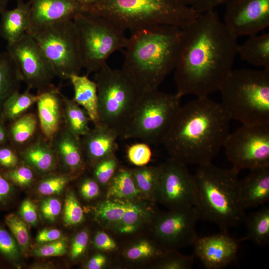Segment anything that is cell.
I'll return each mask as SVG.
<instances>
[{
    "label": "cell",
    "mask_w": 269,
    "mask_h": 269,
    "mask_svg": "<svg viewBox=\"0 0 269 269\" xmlns=\"http://www.w3.org/2000/svg\"><path fill=\"white\" fill-rule=\"evenodd\" d=\"M153 225L154 235L166 250L193 245L199 236L196 224L200 219L196 206L170 210L158 214Z\"/></svg>",
    "instance_id": "14"
},
{
    "label": "cell",
    "mask_w": 269,
    "mask_h": 269,
    "mask_svg": "<svg viewBox=\"0 0 269 269\" xmlns=\"http://www.w3.org/2000/svg\"><path fill=\"white\" fill-rule=\"evenodd\" d=\"M16 6L6 9L0 20V36L7 44L13 43L25 34L31 25L30 9L29 2L16 0Z\"/></svg>",
    "instance_id": "23"
},
{
    "label": "cell",
    "mask_w": 269,
    "mask_h": 269,
    "mask_svg": "<svg viewBox=\"0 0 269 269\" xmlns=\"http://www.w3.org/2000/svg\"><path fill=\"white\" fill-rule=\"evenodd\" d=\"M94 243L97 248L104 251H112L116 247L115 242L104 232H98L96 234Z\"/></svg>",
    "instance_id": "50"
},
{
    "label": "cell",
    "mask_w": 269,
    "mask_h": 269,
    "mask_svg": "<svg viewBox=\"0 0 269 269\" xmlns=\"http://www.w3.org/2000/svg\"><path fill=\"white\" fill-rule=\"evenodd\" d=\"M118 133L107 125L99 122L80 137L84 157L93 165L115 154L118 148Z\"/></svg>",
    "instance_id": "20"
},
{
    "label": "cell",
    "mask_w": 269,
    "mask_h": 269,
    "mask_svg": "<svg viewBox=\"0 0 269 269\" xmlns=\"http://www.w3.org/2000/svg\"><path fill=\"white\" fill-rule=\"evenodd\" d=\"M61 236L60 230L56 229H44L37 235L36 241L40 243L52 242L58 240Z\"/></svg>",
    "instance_id": "52"
},
{
    "label": "cell",
    "mask_w": 269,
    "mask_h": 269,
    "mask_svg": "<svg viewBox=\"0 0 269 269\" xmlns=\"http://www.w3.org/2000/svg\"><path fill=\"white\" fill-rule=\"evenodd\" d=\"M134 180L141 193L149 200L155 201L158 184L159 166H141L130 170Z\"/></svg>",
    "instance_id": "33"
},
{
    "label": "cell",
    "mask_w": 269,
    "mask_h": 269,
    "mask_svg": "<svg viewBox=\"0 0 269 269\" xmlns=\"http://www.w3.org/2000/svg\"><path fill=\"white\" fill-rule=\"evenodd\" d=\"M106 258L102 254H97L92 257L88 261L87 268L89 269H100L106 264Z\"/></svg>",
    "instance_id": "53"
},
{
    "label": "cell",
    "mask_w": 269,
    "mask_h": 269,
    "mask_svg": "<svg viewBox=\"0 0 269 269\" xmlns=\"http://www.w3.org/2000/svg\"><path fill=\"white\" fill-rule=\"evenodd\" d=\"M13 191L11 183L0 172V206L6 204L10 200Z\"/></svg>",
    "instance_id": "51"
},
{
    "label": "cell",
    "mask_w": 269,
    "mask_h": 269,
    "mask_svg": "<svg viewBox=\"0 0 269 269\" xmlns=\"http://www.w3.org/2000/svg\"><path fill=\"white\" fill-rule=\"evenodd\" d=\"M140 226L134 224H128L122 226L116 230L120 233L130 234L136 231Z\"/></svg>",
    "instance_id": "55"
},
{
    "label": "cell",
    "mask_w": 269,
    "mask_h": 269,
    "mask_svg": "<svg viewBox=\"0 0 269 269\" xmlns=\"http://www.w3.org/2000/svg\"><path fill=\"white\" fill-rule=\"evenodd\" d=\"M27 89L24 92L16 91L10 95L4 102L0 114V122H11L17 119L35 103L39 97Z\"/></svg>",
    "instance_id": "29"
},
{
    "label": "cell",
    "mask_w": 269,
    "mask_h": 269,
    "mask_svg": "<svg viewBox=\"0 0 269 269\" xmlns=\"http://www.w3.org/2000/svg\"><path fill=\"white\" fill-rule=\"evenodd\" d=\"M230 120L221 103L197 97L181 105L162 144L186 165L211 163L223 147Z\"/></svg>",
    "instance_id": "2"
},
{
    "label": "cell",
    "mask_w": 269,
    "mask_h": 269,
    "mask_svg": "<svg viewBox=\"0 0 269 269\" xmlns=\"http://www.w3.org/2000/svg\"><path fill=\"white\" fill-rule=\"evenodd\" d=\"M10 123L8 131L9 140L13 145L22 146L31 141L36 131L38 123L34 114L25 113Z\"/></svg>",
    "instance_id": "32"
},
{
    "label": "cell",
    "mask_w": 269,
    "mask_h": 269,
    "mask_svg": "<svg viewBox=\"0 0 269 269\" xmlns=\"http://www.w3.org/2000/svg\"><path fill=\"white\" fill-rule=\"evenodd\" d=\"M159 179L155 201L170 210L195 206L196 185L187 165L172 158L159 166Z\"/></svg>",
    "instance_id": "12"
},
{
    "label": "cell",
    "mask_w": 269,
    "mask_h": 269,
    "mask_svg": "<svg viewBox=\"0 0 269 269\" xmlns=\"http://www.w3.org/2000/svg\"><path fill=\"white\" fill-rule=\"evenodd\" d=\"M0 252L7 259L15 261L19 257L17 244L13 236L0 225Z\"/></svg>",
    "instance_id": "41"
},
{
    "label": "cell",
    "mask_w": 269,
    "mask_h": 269,
    "mask_svg": "<svg viewBox=\"0 0 269 269\" xmlns=\"http://www.w3.org/2000/svg\"><path fill=\"white\" fill-rule=\"evenodd\" d=\"M40 210L45 219L53 221L61 212V204L57 198H49L42 201Z\"/></svg>",
    "instance_id": "45"
},
{
    "label": "cell",
    "mask_w": 269,
    "mask_h": 269,
    "mask_svg": "<svg viewBox=\"0 0 269 269\" xmlns=\"http://www.w3.org/2000/svg\"><path fill=\"white\" fill-rule=\"evenodd\" d=\"M181 54L174 70L176 94L209 96L219 91L233 69L237 39L229 31L215 10L199 13L183 29Z\"/></svg>",
    "instance_id": "1"
},
{
    "label": "cell",
    "mask_w": 269,
    "mask_h": 269,
    "mask_svg": "<svg viewBox=\"0 0 269 269\" xmlns=\"http://www.w3.org/2000/svg\"><path fill=\"white\" fill-rule=\"evenodd\" d=\"M19 157L11 147L5 145L0 146V166L7 170L18 165Z\"/></svg>",
    "instance_id": "46"
},
{
    "label": "cell",
    "mask_w": 269,
    "mask_h": 269,
    "mask_svg": "<svg viewBox=\"0 0 269 269\" xmlns=\"http://www.w3.org/2000/svg\"><path fill=\"white\" fill-rule=\"evenodd\" d=\"M223 147L238 173L243 169L269 166V125H242L229 134Z\"/></svg>",
    "instance_id": "11"
},
{
    "label": "cell",
    "mask_w": 269,
    "mask_h": 269,
    "mask_svg": "<svg viewBox=\"0 0 269 269\" xmlns=\"http://www.w3.org/2000/svg\"><path fill=\"white\" fill-rule=\"evenodd\" d=\"M5 221L20 248L24 251L27 250L29 245L30 236L25 222L13 213L7 215Z\"/></svg>",
    "instance_id": "37"
},
{
    "label": "cell",
    "mask_w": 269,
    "mask_h": 269,
    "mask_svg": "<svg viewBox=\"0 0 269 269\" xmlns=\"http://www.w3.org/2000/svg\"><path fill=\"white\" fill-rule=\"evenodd\" d=\"M249 239L259 246H266L269 241V207H264L246 217L244 223Z\"/></svg>",
    "instance_id": "30"
},
{
    "label": "cell",
    "mask_w": 269,
    "mask_h": 269,
    "mask_svg": "<svg viewBox=\"0 0 269 269\" xmlns=\"http://www.w3.org/2000/svg\"><path fill=\"white\" fill-rule=\"evenodd\" d=\"M27 33L53 66L56 76L68 79L83 69L77 30L73 20L31 26Z\"/></svg>",
    "instance_id": "10"
},
{
    "label": "cell",
    "mask_w": 269,
    "mask_h": 269,
    "mask_svg": "<svg viewBox=\"0 0 269 269\" xmlns=\"http://www.w3.org/2000/svg\"><path fill=\"white\" fill-rule=\"evenodd\" d=\"M50 142L56 158L58 157L68 170L75 172L83 169L84 156L80 136L63 124Z\"/></svg>",
    "instance_id": "21"
},
{
    "label": "cell",
    "mask_w": 269,
    "mask_h": 269,
    "mask_svg": "<svg viewBox=\"0 0 269 269\" xmlns=\"http://www.w3.org/2000/svg\"><path fill=\"white\" fill-rule=\"evenodd\" d=\"M63 115L64 125L79 136L86 134L90 128L87 112L73 99L63 95Z\"/></svg>",
    "instance_id": "31"
},
{
    "label": "cell",
    "mask_w": 269,
    "mask_h": 269,
    "mask_svg": "<svg viewBox=\"0 0 269 269\" xmlns=\"http://www.w3.org/2000/svg\"><path fill=\"white\" fill-rule=\"evenodd\" d=\"M69 178L67 176L56 175L49 177L42 180L38 185L39 192L44 195L58 194L68 183Z\"/></svg>",
    "instance_id": "42"
},
{
    "label": "cell",
    "mask_w": 269,
    "mask_h": 269,
    "mask_svg": "<svg viewBox=\"0 0 269 269\" xmlns=\"http://www.w3.org/2000/svg\"><path fill=\"white\" fill-rule=\"evenodd\" d=\"M93 166L94 178L101 185L108 184L119 168L115 154L98 161Z\"/></svg>",
    "instance_id": "36"
},
{
    "label": "cell",
    "mask_w": 269,
    "mask_h": 269,
    "mask_svg": "<svg viewBox=\"0 0 269 269\" xmlns=\"http://www.w3.org/2000/svg\"><path fill=\"white\" fill-rule=\"evenodd\" d=\"M85 13L103 17L131 32L157 25L184 29L199 14L178 0H101Z\"/></svg>",
    "instance_id": "5"
},
{
    "label": "cell",
    "mask_w": 269,
    "mask_h": 269,
    "mask_svg": "<svg viewBox=\"0 0 269 269\" xmlns=\"http://www.w3.org/2000/svg\"><path fill=\"white\" fill-rule=\"evenodd\" d=\"M241 201L245 209L256 208L269 200V166L249 170L239 180Z\"/></svg>",
    "instance_id": "22"
},
{
    "label": "cell",
    "mask_w": 269,
    "mask_h": 269,
    "mask_svg": "<svg viewBox=\"0 0 269 269\" xmlns=\"http://www.w3.org/2000/svg\"><path fill=\"white\" fill-rule=\"evenodd\" d=\"M20 214L25 221L32 225H35L37 222L36 208L30 200L27 199L22 202Z\"/></svg>",
    "instance_id": "49"
},
{
    "label": "cell",
    "mask_w": 269,
    "mask_h": 269,
    "mask_svg": "<svg viewBox=\"0 0 269 269\" xmlns=\"http://www.w3.org/2000/svg\"><path fill=\"white\" fill-rule=\"evenodd\" d=\"M100 122L114 130L121 137L139 102L142 93L122 69L107 64L95 73Z\"/></svg>",
    "instance_id": "7"
},
{
    "label": "cell",
    "mask_w": 269,
    "mask_h": 269,
    "mask_svg": "<svg viewBox=\"0 0 269 269\" xmlns=\"http://www.w3.org/2000/svg\"><path fill=\"white\" fill-rule=\"evenodd\" d=\"M36 102L43 136L50 141L63 125V95L54 86L38 92Z\"/></svg>",
    "instance_id": "18"
},
{
    "label": "cell",
    "mask_w": 269,
    "mask_h": 269,
    "mask_svg": "<svg viewBox=\"0 0 269 269\" xmlns=\"http://www.w3.org/2000/svg\"><path fill=\"white\" fill-rule=\"evenodd\" d=\"M23 81L15 61L6 51L0 53V114L8 98L19 91Z\"/></svg>",
    "instance_id": "27"
},
{
    "label": "cell",
    "mask_w": 269,
    "mask_h": 269,
    "mask_svg": "<svg viewBox=\"0 0 269 269\" xmlns=\"http://www.w3.org/2000/svg\"><path fill=\"white\" fill-rule=\"evenodd\" d=\"M182 4L189 7L199 13L215 10L217 7L225 4L230 0H178Z\"/></svg>",
    "instance_id": "44"
},
{
    "label": "cell",
    "mask_w": 269,
    "mask_h": 269,
    "mask_svg": "<svg viewBox=\"0 0 269 269\" xmlns=\"http://www.w3.org/2000/svg\"><path fill=\"white\" fill-rule=\"evenodd\" d=\"M238 174L232 168L222 169L211 162L199 165L194 175L199 218L217 225L221 231L238 227L246 217Z\"/></svg>",
    "instance_id": "4"
},
{
    "label": "cell",
    "mask_w": 269,
    "mask_h": 269,
    "mask_svg": "<svg viewBox=\"0 0 269 269\" xmlns=\"http://www.w3.org/2000/svg\"><path fill=\"white\" fill-rule=\"evenodd\" d=\"M12 0H0V15L7 9V6L9 3Z\"/></svg>",
    "instance_id": "57"
},
{
    "label": "cell",
    "mask_w": 269,
    "mask_h": 269,
    "mask_svg": "<svg viewBox=\"0 0 269 269\" xmlns=\"http://www.w3.org/2000/svg\"><path fill=\"white\" fill-rule=\"evenodd\" d=\"M78 37L83 68L88 76L100 70L114 52L128 43L125 31L108 19L81 13L73 19Z\"/></svg>",
    "instance_id": "9"
},
{
    "label": "cell",
    "mask_w": 269,
    "mask_h": 269,
    "mask_svg": "<svg viewBox=\"0 0 269 269\" xmlns=\"http://www.w3.org/2000/svg\"><path fill=\"white\" fill-rule=\"evenodd\" d=\"M70 80L74 90L73 100L84 108L94 125L100 122L98 108L97 89L96 82L87 75L73 74Z\"/></svg>",
    "instance_id": "24"
},
{
    "label": "cell",
    "mask_w": 269,
    "mask_h": 269,
    "mask_svg": "<svg viewBox=\"0 0 269 269\" xmlns=\"http://www.w3.org/2000/svg\"><path fill=\"white\" fill-rule=\"evenodd\" d=\"M108 184V199L135 201V199L143 196L129 169L118 168Z\"/></svg>",
    "instance_id": "28"
},
{
    "label": "cell",
    "mask_w": 269,
    "mask_h": 269,
    "mask_svg": "<svg viewBox=\"0 0 269 269\" xmlns=\"http://www.w3.org/2000/svg\"><path fill=\"white\" fill-rule=\"evenodd\" d=\"M184 30L157 25L132 32L125 48L122 70L142 93L158 89L179 62Z\"/></svg>",
    "instance_id": "3"
},
{
    "label": "cell",
    "mask_w": 269,
    "mask_h": 269,
    "mask_svg": "<svg viewBox=\"0 0 269 269\" xmlns=\"http://www.w3.org/2000/svg\"><path fill=\"white\" fill-rule=\"evenodd\" d=\"M25 147L20 155L29 166L43 173L54 168L56 158L50 142L44 136L37 137Z\"/></svg>",
    "instance_id": "25"
},
{
    "label": "cell",
    "mask_w": 269,
    "mask_h": 269,
    "mask_svg": "<svg viewBox=\"0 0 269 269\" xmlns=\"http://www.w3.org/2000/svg\"><path fill=\"white\" fill-rule=\"evenodd\" d=\"M66 251V242L58 239L40 246L35 250V253L41 257L58 256L64 255Z\"/></svg>",
    "instance_id": "43"
},
{
    "label": "cell",
    "mask_w": 269,
    "mask_h": 269,
    "mask_svg": "<svg viewBox=\"0 0 269 269\" xmlns=\"http://www.w3.org/2000/svg\"><path fill=\"white\" fill-rule=\"evenodd\" d=\"M11 183L20 186H29L33 181L34 174L32 168L27 165L17 166L3 173Z\"/></svg>",
    "instance_id": "40"
},
{
    "label": "cell",
    "mask_w": 269,
    "mask_h": 269,
    "mask_svg": "<svg viewBox=\"0 0 269 269\" xmlns=\"http://www.w3.org/2000/svg\"><path fill=\"white\" fill-rule=\"evenodd\" d=\"M167 250L160 244L142 240L128 248L125 252V256L131 261H138L146 258L159 259Z\"/></svg>",
    "instance_id": "34"
},
{
    "label": "cell",
    "mask_w": 269,
    "mask_h": 269,
    "mask_svg": "<svg viewBox=\"0 0 269 269\" xmlns=\"http://www.w3.org/2000/svg\"><path fill=\"white\" fill-rule=\"evenodd\" d=\"M88 240V234L86 231H82L75 236L71 250V256L73 259L79 257L84 252L87 246Z\"/></svg>",
    "instance_id": "47"
},
{
    "label": "cell",
    "mask_w": 269,
    "mask_h": 269,
    "mask_svg": "<svg viewBox=\"0 0 269 269\" xmlns=\"http://www.w3.org/2000/svg\"><path fill=\"white\" fill-rule=\"evenodd\" d=\"M223 23L233 36L255 35L269 26V0H230Z\"/></svg>",
    "instance_id": "15"
},
{
    "label": "cell",
    "mask_w": 269,
    "mask_h": 269,
    "mask_svg": "<svg viewBox=\"0 0 269 269\" xmlns=\"http://www.w3.org/2000/svg\"><path fill=\"white\" fill-rule=\"evenodd\" d=\"M195 256H187L168 250L158 259L155 267L161 269H189L194 264Z\"/></svg>",
    "instance_id": "35"
},
{
    "label": "cell",
    "mask_w": 269,
    "mask_h": 269,
    "mask_svg": "<svg viewBox=\"0 0 269 269\" xmlns=\"http://www.w3.org/2000/svg\"><path fill=\"white\" fill-rule=\"evenodd\" d=\"M84 218L83 211L72 192L67 194L64 208V222L67 226L77 225Z\"/></svg>",
    "instance_id": "38"
},
{
    "label": "cell",
    "mask_w": 269,
    "mask_h": 269,
    "mask_svg": "<svg viewBox=\"0 0 269 269\" xmlns=\"http://www.w3.org/2000/svg\"><path fill=\"white\" fill-rule=\"evenodd\" d=\"M241 240L231 236L228 232L198 237L193 244L194 255L207 269L224 268L236 259Z\"/></svg>",
    "instance_id": "16"
},
{
    "label": "cell",
    "mask_w": 269,
    "mask_h": 269,
    "mask_svg": "<svg viewBox=\"0 0 269 269\" xmlns=\"http://www.w3.org/2000/svg\"><path fill=\"white\" fill-rule=\"evenodd\" d=\"M31 26L73 20L84 12L83 7L73 0H29Z\"/></svg>",
    "instance_id": "19"
},
{
    "label": "cell",
    "mask_w": 269,
    "mask_h": 269,
    "mask_svg": "<svg viewBox=\"0 0 269 269\" xmlns=\"http://www.w3.org/2000/svg\"><path fill=\"white\" fill-rule=\"evenodd\" d=\"M149 145L142 142L129 146L127 150V156L130 162L137 167L146 166L152 157Z\"/></svg>",
    "instance_id": "39"
},
{
    "label": "cell",
    "mask_w": 269,
    "mask_h": 269,
    "mask_svg": "<svg viewBox=\"0 0 269 269\" xmlns=\"http://www.w3.org/2000/svg\"><path fill=\"white\" fill-rule=\"evenodd\" d=\"M81 5L84 9V12H86L90 7L96 4L101 0H73Z\"/></svg>",
    "instance_id": "56"
},
{
    "label": "cell",
    "mask_w": 269,
    "mask_h": 269,
    "mask_svg": "<svg viewBox=\"0 0 269 269\" xmlns=\"http://www.w3.org/2000/svg\"><path fill=\"white\" fill-rule=\"evenodd\" d=\"M80 192L86 199H92L97 197L99 193V186L94 178H85L81 183Z\"/></svg>",
    "instance_id": "48"
},
{
    "label": "cell",
    "mask_w": 269,
    "mask_h": 269,
    "mask_svg": "<svg viewBox=\"0 0 269 269\" xmlns=\"http://www.w3.org/2000/svg\"><path fill=\"white\" fill-rule=\"evenodd\" d=\"M219 91L231 120L245 125H269V69H232Z\"/></svg>",
    "instance_id": "6"
},
{
    "label": "cell",
    "mask_w": 269,
    "mask_h": 269,
    "mask_svg": "<svg viewBox=\"0 0 269 269\" xmlns=\"http://www.w3.org/2000/svg\"><path fill=\"white\" fill-rule=\"evenodd\" d=\"M95 214L106 226L116 230L128 224L141 226L156 217L150 207H146L134 201L109 199L97 207Z\"/></svg>",
    "instance_id": "17"
},
{
    "label": "cell",
    "mask_w": 269,
    "mask_h": 269,
    "mask_svg": "<svg viewBox=\"0 0 269 269\" xmlns=\"http://www.w3.org/2000/svg\"><path fill=\"white\" fill-rule=\"evenodd\" d=\"M249 64L269 69V33L249 36L238 45L237 55Z\"/></svg>",
    "instance_id": "26"
},
{
    "label": "cell",
    "mask_w": 269,
    "mask_h": 269,
    "mask_svg": "<svg viewBox=\"0 0 269 269\" xmlns=\"http://www.w3.org/2000/svg\"><path fill=\"white\" fill-rule=\"evenodd\" d=\"M9 140L8 129L5 124L0 122V146L6 144Z\"/></svg>",
    "instance_id": "54"
},
{
    "label": "cell",
    "mask_w": 269,
    "mask_h": 269,
    "mask_svg": "<svg viewBox=\"0 0 269 269\" xmlns=\"http://www.w3.org/2000/svg\"><path fill=\"white\" fill-rule=\"evenodd\" d=\"M6 51L15 61L28 89L42 92L53 85L56 76L51 63L41 48L26 33L17 41L7 44Z\"/></svg>",
    "instance_id": "13"
},
{
    "label": "cell",
    "mask_w": 269,
    "mask_h": 269,
    "mask_svg": "<svg viewBox=\"0 0 269 269\" xmlns=\"http://www.w3.org/2000/svg\"><path fill=\"white\" fill-rule=\"evenodd\" d=\"M181 98L158 89L142 93L121 138L137 139L149 145L162 144L181 106Z\"/></svg>",
    "instance_id": "8"
}]
</instances>
